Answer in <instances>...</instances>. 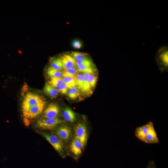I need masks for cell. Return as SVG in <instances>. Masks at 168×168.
<instances>
[{
    "instance_id": "6da1fadb",
    "label": "cell",
    "mask_w": 168,
    "mask_h": 168,
    "mask_svg": "<svg viewBox=\"0 0 168 168\" xmlns=\"http://www.w3.org/2000/svg\"><path fill=\"white\" fill-rule=\"evenodd\" d=\"M157 65L161 71H167L168 68V47L167 45L161 47L155 54Z\"/></svg>"
},
{
    "instance_id": "7a4b0ae2",
    "label": "cell",
    "mask_w": 168,
    "mask_h": 168,
    "mask_svg": "<svg viewBox=\"0 0 168 168\" xmlns=\"http://www.w3.org/2000/svg\"><path fill=\"white\" fill-rule=\"evenodd\" d=\"M42 97L38 94L31 92L26 94L22 101V111H24L30 107L45 102Z\"/></svg>"
},
{
    "instance_id": "3957f363",
    "label": "cell",
    "mask_w": 168,
    "mask_h": 168,
    "mask_svg": "<svg viewBox=\"0 0 168 168\" xmlns=\"http://www.w3.org/2000/svg\"><path fill=\"white\" fill-rule=\"evenodd\" d=\"M65 122L57 118L52 119H43L37 121L36 127L44 129L54 128L59 124Z\"/></svg>"
},
{
    "instance_id": "277c9868",
    "label": "cell",
    "mask_w": 168,
    "mask_h": 168,
    "mask_svg": "<svg viewBox=\"0 0 168 168\" xmlns=\"http://www.w3.org/2000/svg\"><path fill=\"white\" fill-rule=\"evenodd\" d=\"M46 102L31 106L22 111L23 117L26 119H32L36 118L43 112Z\"/></svg>"
},
{
    "instance_id": "5b68a950",
    "label": "cell",
    "mask_w": 168,
    "mask_h": 168,
    "mask_svg": "<svg viewBox=\"0 0 168 168\" xmlns=\"http://www.w3.org/2000/svg\"><path fill=\"white\" fill-rule=\"evenodd\" d=\"M75 138L77 139L82 144L83 148L86 144L88 134L86 125L82 123H79L74 128Z\"/></svg>"
},
{
    "instance_id": "8992f818",
    "label": "cell",
    "mask_w": 168,
    "mask_h": 168,
    "mask_svg": "<svg viewBox=\"0 0 168 168\" xmlns=\"http://www.w3.org/2000/svg\"><path fill=\"white\" fill-rule=\"evenodd\" d=\"M40 134L52 145L53 147L60 154L63 152L62 144L59 138L56 136L49 134L40 132Z\"/></svg>"
},
{
    "instance_id": "52a82bcc",
    "label": "cell",
    "mask_w": 168,
    "mask_h": 168,
    "mask_svg": "<svg viewBox=\"0 0 168 168\" xmlns=\"http://www.w3.org/2000/svg\"><path fill=\"white\" fill-rule=\"evenodd\" d=\"M58 137L61 140L67 142L70 138L72 135L71 128L66 125H62L58 127L56 130Z\"/></svg>"
},
{
    "instance_id": "ba28073f",
    "label": "cell",
    "mask_w": 168,
    "mask_h": 168,
    "mask_svg": "<svg viewBox=\"0 0 168 168\" xmlns=\"http://www.w3.org/2000/svg\"><path fill=\"white\" fill-rule=\"evenodd\" d=\"M60 112L59 107L56 104L51 103L44 111L43 117L44 119L57 118Z\"/></svg>"
},
{
    "instance_id": "9c48e42d",
    "label": "cell",
    "mask_w": 168,
    "mask_h": 168,
    "mask_svg": "<svg viewBox=\"0 0 168 168\" xmlns=\"http://www.w3.org/2000/svg\"><path fill=\"white\" fill-rule=\"evenodd\" d=\"M153 126V123L150 121L145 125L137 127L135 130V135L140 140L143 141L150 129Z\"/></svg>"
},
{
    "instance_id": "30bf717a",
    "label": "cell",
    "mask_w": 168,
    "mask_h": 168,
    "mask_svg": "<svg viewBox=\"0 0 168 168\" xmlns=\"http://www.w3.org/2000/svg\"><path fill=\"white\" fill-rule=\"evenodd\" d=\"M64 69L74 68L76 66V60L71 55L65 54L60 57Z\"/></svg>"
},
{
    "instance_id": "8fae6325",
    "label": "cell",
    "mask_w": 168,
    "mask_h": 168,
    "mask_svg": "<svg viewBox=\"0 0 168 168\" xmlns=\"http://www.w3.org/2000/svg\"><path fill=\"white\" fill-rule=\"evenodd\" d=\"M70 147L71 152L77 157L79 156L82 153L83 148L82 144L79 140L75 138L71 142Z\"/></svg>"
},
{
    "instance_id": "7c38bea8",
    "label": "cell",
    "mask_w": 168,
    "mask_h": 168,
    "mask_svg": "<svg viewBox=\"0 0 168 168\" xmlns=\"http://www.w3.org/2000/svg\"><path fill=\"white\" fill-rule=\"evenodd\" d=\"M142 142L147 143H156L159 142V140L154 126L150 129Z\"/></svg>"
},
{
    "instance_id": "4fadbf2b",
    "label": "cell",
    "mask_w": 168,
    "mask_h": 168,
    "mask_svg": "<svg viewBox=\"0 0 168 168\" xmlns=\"http://www.w3.org/2000/svg\"><path fill=\"white\" fill-rule=\"evenodd\" d=\"M62 116L65 120L70 122H74L76 119L74 111L68 107H66L64 109Z\"/></svg>"
},
{
    "instance_id": "5bb4252c",
    "label": "cell",
    "mask_w": 168,
    "mask_h": 168,
    "mask_svg": "<svg viewBox=\"0 0 168 168\" xmlns=\"http://www.w3.org/2000/svg\"><path fill=\"white\" fill-rule=\"evenodd\" d=\"M44 90L45 94L53 98L56 97L58 95L59 92L58 89L51 86L49 83L45 84Z\"/></svg>"
},
{
    "instance_id": "9a60e30c",
    "label": "cell",
    "mask_w": 168,
    "mask_h": 168,
    "mask_svg": "<svg viewBox=\"0 0 168 168\" xmlns=\"http://www.w3.org/2000/svg\"><path fill=\"white\" fill-rule=\"evenodd\" d=\"M77 70L79 72L91 74L95 73L96 69L92 65H82L77 66Z\"/></svg>"
},
{
    "instance_id": "2e32d148",
    "label": "cell",
    "mask_w": 168,
    "mask_h": 168,
    "mask_svg": "<svg viewBox=\"0 0 168 168\" xmlns=\"http://www.w3.org/2000/svg\"><path fill=\"white\" fill-rule=\"evenodd\" d=\"M63 83L66 85L68 89H71L76 87L77 86L75 79L71 77H63L62 78Z\"/></svg>"
},
{
    "instance_id": "e0dca14e",
    "label": "cell",
    "mask_w": 168,
    "mask_h": 168,
    "mask_svg": "<svg viewBox=\"0 0 168 168\" xmlns=\"http://www.w3.org/2000/svg\"><path fill=\"white\" fill-rule=\"evenodd\" d=\"M51 67L60 71L63 69L62 63L60 58H54L50 61Z\"/></svg>"
},
{
    "instance_id": "ac0fdd59",
    "label": "cell",
    "mask_w": 168,
    "mask_h": 168,
    "mask_svg": "<svg viewBox=\"0 0 168 168\" xmlns=\"http://www.w3.org/2000/svg\"><path fill=\"white\" fill-rule=\"evenodd\" d=\"M77 71L74 68L64 69L62 72L63 76L72 77L75 79L76 76L78 74Z\"/></svg>"
},
{
    "instance_id": "d6986e66",
    "label": "cell",
    "mask_w": 168,
    "mask_h": 168,
    "mask_svg": "<svg viewBox=\"0 0 168 168\" xmlns=\"http://www.w3.org/2000/svg\"><path fill=\"white\" fill-rule=\"evenodd\" d=\"M47 73L51 77H61L63 76L62 72L60 71L55 69L51 67L47 69Z\"/></svg>"
},
{
    "instance_id": "ffe728a7",
    "label": "cell",
    "mask_w": 168,
    "mask_h": 168,
    "mask_svg": "<svg viewBox=\"0 0 168 168\" xmlns=\"http://www.w3.org/2000/svg\"><path fill=\"white\" fill-rule=\"evenodd\" d=\"M48 83L53 87L58 88L63 83V82L61 77H51Z\"/></svg>"
},
{
    "instance_id": "44dd1931",
    "label": "cell",
    "mask_w": 168,
    "mask_h": 168,
    "mask_svg": "<svg viewBox=\"0 0 168 168\" xmlns=\"http://www.w3.org/2000/svg\"><path fill=\"white\" fill-rule=\"evenodd\" d=\"M75 79L76 82L77 86L83 91L84 84V77L83 74H77L75 77Z\"/></svg>"
},
{
    "instance_id": "7402d4cb",
    "label": "cell",
    "mask_w": 168,
    "mask_h": 168,
    "mask_svg": "<svg viewBox=\"0 0 168 168\" xmlns=\"http://www.w3.org/2000/svg\"><path fill=\"white\" fill-rule=\"evenodd\" d=\"M91 74L88 73H84V84L83 88V91L89 92L90 91L91 87L89 82V77Z\"/></svg>"
},
{
    "instance_id": "603a6c76",
    "label": "cell",
    "mask_w": 168,
    "mask_h": 168,
    "mask_svg": "<svg viewBox=\"0 0 168 168\" xmlns=\"http://www.w3.org/2000/svg\"><path fill=\"white\" fill-rule=\"evenodd\" d=\"M68 92L69 97L72 99H76L80 95L79 91L76 87L70 89Z\"/></svg>"
},
{
    "instance_id": "cb8c5ba5",
    "label": "cell",
    "mask_w": 168,
    "mask_h": 168,
    "mask_svg": "<svg viewBox=\"0 0 168 168\" xmlns=\"http://www.w3.org/2000/svg\"><path fill=\"white\" fill-rule=\"evenodd\" d=\"M76 62L77 66L82 65L93 64L91 60L89 58L86 57L76 60Z\"/></svg>"
},
{
    "instance_id": "d4e9b609",
    "label": "cell",
    "mask_w": 168,
    "mask_h": 168,
    "mask_svg": "<svg viewBox=\"0 0 168 168\" xmlns=\"http://www.w3.org/2000/svg\"><path fill=\"white\" fill-rule=\"evenodd\" d=\"M97 76L95 73L90 74L89 77V82L91 88L94 87L96 85Z\"/></svg>"
},
{
    "instance_id": "484cf974",
    "label": "cell",
    "mask_w": 168,
    "mask_h": 168,
    "mask_svg": "<svg viewBox=\"0 0 168 168\" xmlns=\"http://www.w3.org/2000/svg\"><path fill=\"white\" fill-rule=\"evenodd\" d=\"M87 55L86 53L77 52H72L71 54V55L76 60L86 57Z\"/></svg>"
},
{
    "instance_id": "4316f807",
    "label": "cell",
    "mask_w": 168,
    "mask_h": 168,
    "mask_svg": "<svg viewBox=\"0 0 168 168\" xmlns=\"http://www.w3.org/2000/svg\"><path fill=\"white\" fill-rule=\"evenodd\" d=\"M58 92L63 94H66L68 92V88L64 83L61 85L58 89Z\"/></svg>"
},
{
    "instance_id": "83f0119b",
    "label": "cell",
    "mask_w": 168,
    "mask_h": 168,
    "mask_svg": "<svg viewBox=\"0 0 168 168\" xmlns=\"http://www.w3.org/2000/svg\"><path fill=\"white\" fill-rule=\"evenodd\" d=\"M72 45L75 48L80 49L82 46V44L80 41L76 40L73 42Z\"/></svg>"
},
{
    "instance_id": "f1b7e54d",
    "label": "cell",
    "mask_w": 168,
    "mask_h": 168,
    "mask_svg": "<svg viewBox=\"0 0 168 168\" xmlns=\"http://www.w3.org/2000/svg\"><path fill=\"white\" fill-rule=\"evenodd\" d=\"M147 168H156L153 162L152 161H150L148 164Z\"/></svg>"
}]
</instances>
